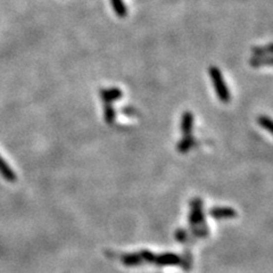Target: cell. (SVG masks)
<instances>
[{
  "label": "cell",
  "mask_w": 273,
  "mask_h": 273,
  "mask_svg": "<svg viewBox=\"0 0 273 273\" xmlns=\"http://www.w3.org/2000/svg\"><path fill=\"white\" fill-rule=\"evenodd\" d=\"M209 72H210L211 78H212L214 89H215V92H217V96L218 97V99H220L222 103L228 104L230 102V99H231V96H230L229 88L224 82V79H223L220 68L212 66L209 70Z\"/></svg>",
  "instance_id": "1"
},
{
  "label": "cell",
  "mask_w": 273,
  "mask_h": 273,
  "mask_svg": "<svg viewBox=\"0 0 273 273\" xmlns=\"http://www.w3.org/2000/svg\"><path fill=\"white\" fill-rule=\"evenodd\" d=\"M191 211L189 215V222L190 224L197 225L201 224L204 221V213H203V202L202 199L195 198L192 199L190 203Z\"/></svg>",
  "instance_id": "2"
},
{
  "label": "cell",
  "mask_w": 273,
  "mask_h": 273,
  "mask_svg": "<svg viewBox=\"0 0 273 273\" xmlns=\"http://www.w3.org/2000/svg\"><path fill=\"white\" fill-rule=\"evenodd\" d=\"M182 260L173 253H166V254H161L159 256H155V261L154 263L161 267H173V265H179L181 264Z\"/></svg>",
  "instance_id": "3"
},
{
  "label": "cell",
  "mask_w": 273,
  "mask_h": 273,
  "mask_svg": "<svg viewBox=\"0 0 273 273\" xmlns=\"http://www.w3.org/2000/svg\"><path fill=\"white\" fill-rule=\"evenodd\" d=\"M99 96L104 101V103H113L115 101L122 98L123 92L120 88H109V89H102L99 91Z\"/></svg>",
  "instance_id": "4"
},
{
  "label": "cell",
  "mask_w": 273,
  "mask_h": 273,
  "mask_svg": "<svg viewBox=\"0 0 273 273\" xmlns=\"http://www.w3.org/2000/svg\"><path fill=\"white\" fill-rule=\"evenodd\" d=\"M211 215L217 220L220 218H231L237 215V212L231 207H213L211 210Z\"/></svg>",
  "instance_id": "5"
},
{
  "label": "cell",
  "mask_w": 273,
  "mask_h": 273,
  "mask_svg": "<svg viewBox=\"0 0 273 273\" xmlns=\"http://www.w3.org/2000/svg\"><path fill=\"white\" fill-rule=\"evenodd\" d=\"M192 126H194V114L191 111H184L181 116V124H180V129L184 136L191 134Z\"/></svg>",
  "instance_id": "6"
},
{
  "label": "cell",
  "mask_w": 273,
  "mask_h": 273,
  "mask_svg": "<svg viewBox=\"0 0 273 273\" xmlns=\"http://www.w3.org/2000/svg\"><path fill=\"white\" fill-rule=\"evenodd\" d=\"M0 175L9 182H14L16 180V174H15L13 168L7 164L6 161L1 156H0Z\"/></svg>",
  "instance_id": "7"
},
{
  "label": "cell",
  "mask_w": 273,
  "mask_h": 273,
  "mask_svg": "<svg viewBox=\"0 0 273 273\" xmlns=\"http://www.w3.org/2000/svg\"><path fill=\"white\" fill-rule=\"evenodd\" d=\"M194 145H195L194 137H192L191 134H188V136H184L182 139L178 142V145H176V151L181 154H184L189 152Z\"/></svg>",
  "instance_id": "8"
},
{
  "label": "cell",
  "mask_w": 273,
  "mask_h": 273,
  "mask_svg": "<svg viewBox=\"0 0 273 273\" xmlns=\"http://www.w3.org/2000/svg\"><path fill=\"white\" fill-rule=\"evenodd\" d=\"M272 57L270 56H253L249 64L252 67H261V66H271L272 65Z\"/></svg>",
  "instance_id": "9"
},
{
  "label": "cell",
  "mask_w": 273,
  "mask_h": 273,
  "mask_svg": "<svg viewBox=\"0 0 273 273\" xmlns=\"http://www.w3.org/2000/svg\"><path fill=\"white\" fill-rule=\"evenodd\" d=\"M122 262L126 267H137L144 263V261L141 259L140 253H134V254H128L122 257Z\"/></svg>",
  "instance_id": "10"
},
{
  "label": "cell",
  "mask_w": 273,
  "mask_h": 273,
  "mask_svg": "<svg viewBox=\"0 0 273 273\" xmlns=\"http://www.w3.org/2000/svg\"><path fill=\"white\" fill-rule=\"evenodd\" d=\"M110 3L115 14H116L118 17H125L126 15H128V8H126V6L122 0H110Z\"/></svg>",
  "instance_id": "11"
},
{
  "label": "cell",
  "mask_w": 273,
  "mask_h": 273,
  "mask_svg": "<svg viewBox=\"0 0 273 273\" xmlns=\"http://www.w3.org/2000/svg\"><path fill=\"white\" fill-rule=\"evenodd\" d=\"M115 116H116V113H115V109L111 103H105L104 104V117H105V121L107 124H111L115 121Z\"/></svg>",
  "instance_id": "12"
},
{
  "label": "cell",
  "mask_w": 273,
  "mask_h": 273,
  "mask_svg": "<svg viewBox=\"0 0 273 273\" xmlns=\"http://www.w3.org/2000/svg\"><path fill=\"white\" fill-rule=\"evenodd\" d=\"M273 52L272 44H269L264 47H254L252 48L253 56H270Z\"/></svg>",
  "instance_id": "13"
},
{
  "label": "cell",
  "mask_w": 273,
  "mask_h": 273,
  "mask_svg": "<svg viewBox=\"0 0 273 273\" xmlns=\"http://www.w3.org/2000/svg\"><path fill=\"white\" fill-rule=\"evenodd\" d=\"M259 124L262 126L263 129L268 130L269 132H272V121L269 116H264V115H261L259 116Z\"/></svg>",
  "instance_id": "14"
},
{
  "label": "cell",
  "mask_w": 273,
  "mask_h": 273,
  "mask_svg": "<svg viewBox=\"0 0 273 273\" xmlns=\"http://www.w3.org/2000/svg\"><path fill=\"white\" fill-rule=\"evenodd\" d=\"M122 113L125 115H129V116H132V115L137 114V109L132 106H124L122 109Z\"/></svg>",
  "instance_id": "15"
},
{
  "label": "cell",
  "mask_w": 273,
  "mask_h": 273,
  "mask_svg": "<svg viewBox=\"0 0 273 273\" xmlns=\"http://www.w3.org/2000/svg\"><path fill=\"white\" fill-rule=\"evenodd\" d=\"M176 239H178L179 241L186 240V232L182 231V230H180V231L176 232Z\"/></svg>",
  "instance_id": "16"
}]
</instances>
